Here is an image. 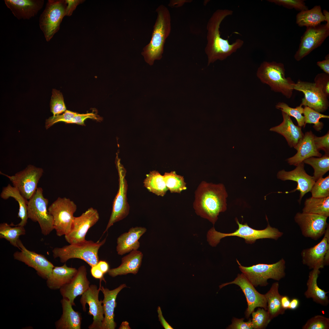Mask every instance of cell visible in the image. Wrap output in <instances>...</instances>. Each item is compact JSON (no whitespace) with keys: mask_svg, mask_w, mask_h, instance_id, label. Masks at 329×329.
Masks as SVG:
<instances>
[{"mask_svg":"<svg viewBox=\"0 0 329 329\" xmlns=\"http://www.w3.org/2000/svg\"><path fill=\"white\" fill-rule=\"evenodd\" d=\"M233 11L228 9H218L209 19L207 26V44L205 49L208 58V65L216 61L223 60L241 48L244 44L238 39L230 44L227 39L221 37L220 27L223 20L232 14Z\"/></svg>","mask_w":329,"mask_h":329,"instance_id":"cell-1","label":"cell"},{"mask_svg":"<svg viewBox=\"0 0 329 329\" xmlns=\"http://www.w3.org/2000/svg\"><path fill=\"white\" fill-rule=\"evenodd\" d=\"M228 195L224 185L202 181L195 193L193 208L196 214L214 225L220 213L227 209Z\"/></svg>","mask_w":329,"mask_h":329,"instance_id":"cell-2","label":"cell"},{"mask_svg":"<svg viewBox=\"0 0 329 329\" xmlns=\"http://www.w3.org/2000/svg\"><path fill=\"white\" fill-rule=\"evenodd\" d=\"M157 16L149 43L143 48L141 54L145 61L152 65L162 57L164 44L171 31V18L167 7L161 5L157 8Z\"/></svg>","mask_w":329,"mask_h":329,"instance_id":"cell-3","label":"cell"},{"mask_svg":"<svg viewBox=\"0 0 329 329\" xmlns=\"http://www.w3.org/2000/svg\"><path fill=\"white\" fill-rule=\"evenodd\" d=\"M266 219L268 222L267 227L264 229L257 230L249 227L247 223L244 224L240 223L236 218L235 219L238 226V229L232 233H223L217 231L213 227L207 232V241L211 246L215 247L221 239L228 236H236L243 238L246 243L250 244L255 243L257 240L260 239L278 240L282 236L283 232L270 225L267 216Z\"/></svg>","mask_w":329,"mask_h":329,"instance_id":"cell-4","label":"cell"},{"mask_svg":"<svg viewBox=\"0 0 329 329\" xmlns=\"http://www.w3.org/2000/svg\"><path fill=\"white\" fill-rule=\"evenodd\" d=\"M285 69L282 63L264 61L258 68L256 76L261 82L268 85L272 90L281 93L286 98L291 97L295 83L285 76Z\"/></svg>","mask_w":329,"mask_h":329,"instance_id":"cell-5","label":"cell"},{"mask_svg":"<svg viewBox=\"0 0 329 329\" xmlns=\"http://www.w3.org/2000/svg\"><path fill=\"white\" fill-rule=\"evenodd\" d=\"M106 241V238L101 241L99 240L96 242L86 240L62 247H56L52 250L53 256L55 258H58L62 263L71 259H80L91 267L97 265L99 261L98 250Z\"/></svg>","mask_w":329,"mask_h":329,"instance_id":"cell-6","label":"cell"},{"mask_svg":"<svg viewBox=\"0 0 329 329\" xmlns=\"http://www.w3.org/2000/svg\"><path fill=\"white\" fill-rule=\"evenodd\" d=\"M236 261L242 273L254 287L265 286L268 284V279L279 281L285 275V261L283 258L275 263L258 264L249 267L244 266L237 259Z\"/></svg>","mask_w":329,"mask_h":329,"instance_id":"cell-7","label":"cell"},{"mask_svg":"<svg viewBox=\"0 0 329 329\" xmlns=\"http://www.w3.org/2000/svg\"><path fill=\"white\" fill-rule=\"evenodd\" d=\"M67 4L64 0H48L39 19V25L46 41H50L59 30L65 15Z\"/></svg>","mask_w":329,"mask_h":329,"instance_id":"cell-8","label":"cell"},{"mask_svg":"<svg viewBox=\"0 0 329 329\" xmlns=\"http://www.w3.org/2000/svg\"><path fill=\"white\" fill-rule=\"evenodd\" d=\"M76 209L75 203L66 197H58L49 206L48 211L53 217L57 236L65 235L70 232Z\"/></svg>","mask_w":329,"mask_h":329,"instance_id":"cell-9","label":"cell"},{"mask_svg":"<svg viewBox=\"0 0 329 329\" xmlns=\"http://www.w3.org/2000/svg\"><path fill=\"white\" fill-rule=\"evenodd\" d=\"M48 200L44 197L41 187L37 188L27 203L28 218L38 223L41 233L44 235H48L54 229L53 217L48 211Z\"/></svg>","mask_w":329,"mask_h":329,"instance_id":"cell-10","label":"cell"},{"mask_svg":"<svg viewBox=\"0 0 329 329\" xmlns=\"http://www.w3.org/2000/svg\"><path fill=\"white\" fill-rule=\"evenodd\" d=\"M116 164L119 175V188L113 201L110 219L103 234L115 223L125 218L129 213V207L127 198L128 185L125 178L126 171L117 157Z\"/></svg>","mask_w":329,"mask_h":329,"instance_id":"cell-11","label":"cell"},{"mask_svg":"<svg viewBox=\"0 0 329 329\" xmlns=\"http://www.w3.org/2000/svg\"><path fill=\"white\" fill-rule=\"evenodd\" d=\"M43 170L41 168L29 165L24 170L14 175L9 176L0 172V174L7 177L21 194L28 200L33 196L37 188L38 182L42 176Z\"/></svg>","mask_w":329,"mask_h":329,"instance_id":"cell-12","label":"cell"},{"mask_svg":"<svg viewBox=\"0 0 329 329\" xmlns=\"http://www.w3.org/2000/svg\"><path fill=\"white\" fill-rule=\"evenodd\" d=\"M294 90L304 94L300 104L307 106L319 113L326 111L329 106L328 97L314 83L299 80L295 83Z\"/></svg>","mask_w":329,"mask_h":329,"instance_id":"cell-13","label":"cell"},{"mask_svg":"<svg viewBox=\"0 0 329 329\" xmlns=\"http://www.w3.org/2000/svg\"><path fill=\"white\" fill-rule=\"evenodd\" d=\"M306 28L294 56L297 61H300L320 46L329 35V26L326 24Z\"/></svg>","mask_w":329,"mask_h":329,"instance_id":"cell-14","label":"cell"},{"mask_svg":"<svg viewBox=\"0 0 329 329\" xmlns=\"http://www.w3.org/2000/svg\"><path fill=\"white\" fill-rule=\"evenodd\" d=\"M302 263L310 269L322 268L329 263V228L328 225L322 239L310 248L301 253Z\"/></svg>","mask_w":329,"mask_h":329,"instance_id":"cell-15","label":"cell"},{"mask_svg":"<svg viewBox=\"0 0 329 329\" xmlns=\"http://www.w3.org/2000/svg\"><path fill=\"white\" fill-rule=\"evenodd\" d=\"M99 219L97 210L93 207L88 209L80 216L74 217L70 232L65 235V240L70 244L85 241L88 230Z\"/></svg>","mask_w":329,"mask_h":329,"instance_id":"cell-16","label":"cell"},{"mask_svg":"<svg viewBox=\"0 0 329 329\" xmlns=\"http://www.w3.org/2000/svg\"><path fill=\"white\" fill-rule=\"evenodd\" d=\"M232 284L238 285L246 297L248 306L245 312L246 318H249L256 307L262 308L267 310V303L265 295L259 293L242 273L238 274L233 281L222 284L219 286V287L221 289Z\"/></svg>","mask_w":329,"mask_h":329,"instance_id":"cell-17","label":"cell"},{"mask_svg":"<svg viewBox=\"0 0 329 329\" xmlns=\"http://www.w3.org/2000/svg\"><path fill=\"white\" fill-rule=\"evenodd\" d=\"M20 251L14 253V258L34 269L37 274L47 279L55 267L43 255L27 249L19 239L18 243Z\"/></svg>","mask_w":329,"mask_h":329,"instance_id":"cell-18","label":"cell"},{"mask_svg":"<svg viewBox=\"0 0 329 329\" xmlns=\"http://www.w3.org/2000/svg\"><path fill=\"white\" fill-rule=\"evenodd\" d=\"M327 217L317 214L297 213L295 217V222L299 226L302 235L317 240L324 235L328 225Z\"/></svg>","mask_w":329,"mask_h":329,"instance_id":"cell-19","label":"cell"},{"mask_svg":"<svg viewBox=\"0 0 329 329\" xmlns=\"http://www.w3.org/2000/svg\"><path fill=\"white\" fill-rule=\"evenodd\" d=\"M100 287L98 288L95 285H91L81 295L80 301L83 311L86 312V305L89 306L88 313L93 316V322L88 327L89 329H101L104 316L102 300H99Z\"/></svg>","mask_w":329,"mask_h":329,"instance_id":"cell-20","label":"cell"},{"mask_svg":"<svg viewBox=\"0 0 329 329\" xmlns=\"http://www.w3.org/2000/svg\"><path fill=\"white\" fill-rule=\"evenodd\" d=\"M277 176L278 179L282 181L289 180L297 182V187L293 192L296 190L300 191L299 198L298 200L300 203L302 197L310 191L316 182L313 176H311L306 173L303 162L297 166L292 171H286L283 169L279 171Z\"/></svg>","mask_w":329,"mask_h":329,"instance_id":"cell-21","label":"cell"},{"mask_svg":"<svg viewBox=\"0 0 329 329\" xmlns=\"http://www.w3.org/2000/svg\"><path fill=\"white\" fill-rule=\"evenodd\" d=\"M90 282L87 277V269L84 265L80 266L72 280L60 289L63 298L67 299L73 306L76 297L82 295L90 287Z\"/></svg>","mask_w":329,"mask_h":329,"instance_id":"cell-22","label":"cell"},{"mask_svg":"<svg viewBox=\"0 0 329 329\" xmlns=\"http://www.w3.org/2000/svg\"><path fill=\"white\" fill-rule=\"evenodd\" d=\"M100 281V291L103 293L104 297L102 301L104 318L101 329H115L116 326V324L114 321V313L117 305L116 299L120 292L127 286L125 284H122L111 290L101 286V281Z\"/></svg>","mask_w":329,"mask_h":329,"instance_id":"cell-23","label":"cell"},{"mask_svg":"<svg viewBox=\"0 0 329 329\" xmlns=\"http://www.w3.org/2000/svg\"><path fill=\"white\" fill-rule=\"evenodd\" d=\"M6 6L18 19H29L43 8L44 0H5Z\"/></svg>","mask_w":329,"mask_h":329,"instance_id":"cell-24","label":"cell"},{"mask_svg":"<svg viewBox=\"0 0 329 329\" xmlns=\"http://www.w3.org/2000/svg\"><path fill=\"white\" fill-rule=\"evenodd\" d=\"M282 122L278 126L271 128L270 130L276 132L283 136L291 147L296 150L299 147L303 138L304 134L301 127L295 125L290 116L281 111Z\"/></svg>","mask_w":329,"mask_h":329,"instance_id":"cell-25","label":"cell"},{"mask_svg":"<svg viewBox=\"0 0 329 329\" xmlns=\"http://www.w3.org/2000/svg\"><path fill=\"white\" fill-rule=\"evenodd\" d=\"M314 135L311 131L304 134L297 153L286 159L290 165L297 166L305 159L311 157H320L322 154L316 148L314 142Z\"/></svg>","mask_w":329,"mask_h":329,"instance_id":"cell-26","label":"cell"},{"mask_svg":"<svg viewBox=\"0 0 329 329\" xmlns=\"http://www.w3.org/2000/svg\"><path fill=\"white\" fill-rule=\"evenodd\" d=\"M141 227H132L127 232L120 235L117 239L116 250L118 254L122 255L133 250H137L140 246L139 239L146 232Z\"/></svg>","mask_w":329,"mask_h":329,"instance_id":"cell-27","label":"cell"},{"mask_svg":"<svg viewBox=\"0 0 329 329\" xmlns=\"http://www.w3.org/2000/svg\"><path fill=\"white\" fill-rule=\"evenodd\" d=\"M143 255L138 250H133L122 258L121 264L116 268L110 269L109 275L115 277L128 274H136L141 265Z\"/></svg>","mask_w":329,"mask_h":329,"instance_id":"cell-28","label":"cell"},{"mask_svg":"<svg viewBox=\"0 0 329 329\" xmlns=\"http://www.w3.org/2000/svg\"><path fill=\"white\" fill-rule=\"evenodd\" d=\"M61 302L62 314L55 323L56 328L80 329L82 319L81 313L73 310V306L67 299L63 298Z\"/></svg>","mask_w":329,"mask_h":329,"instance_id":"cell-29","label":"cell"},{"mask_svg":"<svg viewBox=\"0 0 329 329\" xmlns=\"http://www.w3.org/2000/svg\"><path fill=\"white\" fill-rule=\"evenodd\" d=\"M77 269L69 267L65 264L61 266L55 267L47 279V284L50 289H60L69 283L76 274Z\"/></svg>","mask_w":329,"mask_h":329,"instance_id":"cell-30","label":"cell"},{"mask_svg":"<svg viewBox=\"0 0 329 329\" xmlns=\"http://www.w3.org/2000/svg\"><path fill=\"white\" fill-rule=\"evenodd\" d=\"M320 271L319 269H313L310 272L307 282V289L304 295L307 299L312 298L313 301L324 306L329 303L328 297L326 292L318 286L317 281Z\"/></svg>","mask_w":329,"mask_h":329,"instance_id":"cell-31","label":"cell"},{"mask_svg":"<svg viewBox=\"0 0 329 329\" xmlns=\"http://www.w3.org/2000/svg\"><path fill=\"white\" fill-rule=\"evenodd\" d=\"M0 197L5 200H7L10 197H12L18 202L19 206L18 217L21 220L18 224L16 225L25 226L28 219V200L21 194L16 188L12 186L10 184H8L6 186L3 188L0 194Z\"/></svg>","mask_w":329,"mask_h":329,"instance_id":"cell-32","label":"cell"},{"mask_svg":"<svg viewBox=\"0 0 329 329\" xmlns=\"http://www.w3.org/2000/svg\"><path fill=\"white\" fill-rule=\"evenodd\" d=\"M325 21L320 5L315 6L310 9L300 11L296 16V22L300 27H315Z\"/></svg>","mask_w":329,"mask_h":329,"instance_id":"cell-33","label":"cell"},{"mask_svg":"<svg viewBox=\"0 0 329 329\" xmlns=\"http://www.w3.org/2000/svg\"><path fill=\"white\" fill-rule=\"evenodd\" d=\"M279 287L278 282H275L272 284L270 290L264 294L267 301V311L271 320L279 315L284 314L285 310L281 305V298L282 295L279 293Z\"/></svg>","mask_w":329,"mask_h":329,"instance_id":"cell-34","label":"cell"},{"mask_svg":"<svg viewBox=\"0 0 329 329\" xmlns=\"http://www.w3.org/2000/svg\"><path fill=\"white\" fill-rule=\"evenodd\" d=\"M143 183L149 191L158 196H163L168 190L163 175L156 171L150 172L147 174Z\"/></svg>","mask_w":329,"mask_h":329,"instance_id":"cell-35","label":"cell"},{"mask_svg":"<svg viewBox=\"0 0 329 329\" xmlns=\"http://www.w3.org/2000/svg\"><path fill=\"white\" fill-rule=\"evenodd\" d=\"M302 212L318 214L328 217L329 216V196L324 198L312 196L306 199Z\"/></svg>","mask_w":329,"mask_h":329,"instance_id":"cell-36","label":"cell"},{"mask_svg":"<svg viewBox=\"0 0 329 329\" xmlns=\"http://www.w3.org/2000/svg\"><path fill=\"white\" fill-rule=\"evenodd\" d=\"M25 234L24 226L16 225L12 223L9 225L4 222L0 224V238L5 239L12 246L19 249L18 243L19 237Z\"/></svg>","mask_w":329,"mask_h":329,"instance_id":"cell-37","label":"cell"},{"mask_svg":"<svg viewBox=\"0 0 329 329\" xmlns=\"http://www.w3.org/2000/svg\"><path fill=\"white\" fill-rule=\"evenodd\" d=\"M303 162L313 168L314 170L313 177L316 181L322 178L329 170V154H325L320 157H310L304 160Z\"/></svg>","mask_w":329,"mask_h":329,"instance_id":"cell-38","label":"cell"},{"mask_svg":"<svg viewBox=\"0 0 329 329\" xmlns=\"http://www.w3.org/2000/svg\"><path fill=\"white\" fill-rule=\"evenodd\" d=\"M163 176L166 186L171 193H180L187 189L183 176L177 175L175 171L165 172Z\"/></svg>","mask_w":329,"mask_h":329,"instance_id":"cell-39","label":"cell"},{"mask_svg":"<svg viewBox=\"0 0 329 329\" xmlns=\"http://www.w3.org/2000/svg\"><path fill=\"white\" fill-rule=\"evenodd\" d=\"M305 119V126L307 123L313 124V127L317 131H320L323 128L324 124L319 121L321 118H329V116L318 112L307 106H304L303 113Z\"/></svg>","mask_w":329,"mask_h":329,"instance_id":"cell-40","label":"cell"},{"mask_svg":"<svg viewBox=\"0 0 329 329\" xmlns=\"http://www.w3.org/2000/svg\"><path fill=\"white\" fill-rule=\"evenodd\" d=\"M276 108L290 116L294 117L297 121L298 126L301 127H305L304 117L302 115L303 113L304 108L301 105L295 108H292L284 102H279L276 105Z\"/></svg>","mask_w":329,"mask_h":329,"instance_id":"cell-41","label":"cell"},{"mask_svg":"<svg viewBox=\"0 0 329 329\" xmlns=\"http://www.w3.org/2000/svg\"><path fill=\"white\" fill-rule=\"evenodd\" d=\"M253 328L254 329H265L271 320L267 310L259 308L251 313Z\"/></svg>","mask_w":329,"mask_h":329,"instance_id":"cell-42","label":"cell"},{"mask_svg":"<svg viewBox=\"0 0 329 329\" xmlns=\"http://www.w3.org/2000/svg\"><path fill=\"white\" fill-rule=\"evenodd\" d=\"M50 107L53 116L60 115L66 110L62 94L59 91L52 90Z\"/></svg>","mask_w":329,"mask_h":329,"instance_id":"cell-43","label":"cell"},{"mask_svg":"<svg viewBox=\"0 0 329 329\" xmlns=\"http://www.w3.org/2000/svg\"><path fill=\"white\" fill-rule=\"evenodd\" d=\"M312 197H326L329 196V176L319 179L315 182L310 191Z\"/></svg>","mask_w":329,"mask_h":329,"instance_id":"cell-44","label":"cell"},{"mask_svg":"<svg viewBox=\"0 0 329 329\" xmlns=\"http://www.w3.org/2000/svg\"><path fill=\"white\" fill-rule=\"evenodd\" d=\"M329 318L322 315L315 316L309 319L302 329H328Z\"/></svg>","mask_w":329,"mask_h":329,"instance_id":"cell-45","label":"cell"},{"mask_svg":"<svg viewBox=\"0 0 329 329\" xmlns=\"http://www.w3.org/2000/svg\"><path fill=\"white\" fill-rule=\"evenodd\" d=\"M77 113L66 110L62 114L53 116L46 120L45 127L48 129L55 123L59 122H64L70 123L72 119Z\"/></svg>","mask_w":329,"mask_h":329,"instance_id":"cell-46","label":"cell"},{"mask_svg":"<svg viewBox=\"0 0 329 329\" xmlns=\"http://www.w3.org/2000/svg\"><path fill=\"white\" fill-rule=\"evenodd\" d=\"M268 2L289 9H295L300 11L308 9L304 0H269Z\"/></svg>","mask_w":329,"mask_h":329,"instance_id":"cell-47","label":"cell"},{"mask_svg":"<svg viewBox=\"0 0 329 329\" xmlns=\"http://www.w3.org/2000/svg\"><path fill=\"white\" fill-rule=\"evenodd\" d=\"M314 83L328 98L329 96V75L325 73L317 74Z\"/></svg>","mask_w":329,"mask_h":329,"instance_id":"cell-48","label":"cell"},{"mask_svg":"<svg viewBox=\"0 0 329 329\" xmlns=\"http://www.w3.org/2000/svg\"><path fill=\"white\" fill-rule=\"evenodd\" d=\"M329 132L324 135L318 137H314V142L317 149L319 151L323 150L325 154H329Z\"/></svg>","mask_w":329,"mask_h":329,"instance_id":"cell-49","label":"cell"},{"mask_svg":"<svg viewBox=\"0 0 329 329\" xmlns=\"http://www.w3.org/2000/svg\"><path fill=\"white\" fill-rule=\"evenodd\" d=\"M244 318L238 319L233 317L232 324L226 328L228 329H252L253 326L251 319L249 318L248 321H244Z\"/></svg>","mask_w":329,"mask_h":329,"instance_id":"cell-50","label":"cell"},{"mask_svg":"<svg viewBox=\"0 0 329 329\" xmlns=\"http://www.w3.org/2000/svg\"><path fill=\"white\" fill-rule=\"evenodd\" d=\"M88 118L93 119L97 121H99L101 119V118L96 113H87L85 114L77 113L72 119L70 123H75L81 125H84V121Z\"/></svg>","mask_w":329,"mask_h":329,"instance_id":"cell-51","label":"cell"},{"mask_svg":"<svg viewBox=\"0 0 329 329\" xmlns=\"http://www.w3.org/2000/svg\"><path fill=\"white\" fill-rule=\"evenodd\" d=\"M84 1L80 0H65L67 4L65 16H71L77 5Z\"/></svg>","mask_w":329,"mask_h":329,"instance_id":"cell-52","label":"cell"},{"mask_svg":"<svg viewBox=\"0 0 329 329\" xmlns=\"http://www.w3.org/2000/svg\"><path fill=\"white\" fill-rule=\"evenodd\" d=\"M90 272L92 276L94 278L100 280V281H106L104 278V274L99 269L97 265L91 267Z\"/></svg>","mask_w":329,"mask_h":329,"instance_id":"cell-53","label":"cell"},{"mask_svg":"<svg viewBox=\"0 0 329 329\" xmlns=\"http://www.w3.org/2000/svg\"><path fill=\"white\" fill-rule=\"evenodd\" d=\"M317 65L325 73L329 75V57L327 55L325 57V59L322 61H318L317 62Z\"/></svg>","mask_w":329,"mask_h":329,"instance_id":"cell-54","label":"cell"},{"mask_svg":"<svg viewBox=\"0 0 329 329\" xmlns=\"http://www.w3.org/2000/svg\"><path fill=\"white\" fill-rule=\"evenodd\" d=\"M157 312L158 314V317L159 320L162 327L165 329H173V328L166 320L163 317L161 310V308L160 306H158L157 308Z\"/></svg>","mask_w":329,"mask_h":329,"instance_id":"cell-55","label":"cell"},{"mask_svg":"<svg viewBox=\"0 0 329 329\" xmlns=\"http://www.w3.org/2000/svg\"><path fill=\"white\" fill-rule=\"evenodd\" d=\"M97 265L104 274L108 272L110 269L108 264L105 261L99 260Z\"/></svg>","mask_w":329,"mask_h":329,"instance_id":"cell-56","label":"cell"},{"mask_svg":"<svg viewBox=\"0 0 329 329\" xmlns=\"http://www.w3.org/2000/svg\"><path fill=\"white\" fill-rule=\"evenodd\" d=\"M290 301L287 296L282 295L281 298V303L282 308L286 310L289 309Z\"/></svg>","mask_w":329,"mask_h":329,"instance_id":"cell-57","label":"cell"},{"mask_svg":"<svg viewBox=\"0 0 329 329\" xmlns=\"http://www.w3.org/2000/svg\"><path fill=\"white\" fill-rule=\"evenodd\" d=\"M299 301L296 298H293L290 302L289 309L295 310L299 306Z\"/></svg>","mask_w":329,"mask_h":329,"instance_id":"cell-58","label":"cell"},{"mask_svg":"<svg viewBox=\"0 0 329 329\" xmlns=\"http://www.w3.org/2000/svg\"><path fill=\"white\" fill-rule=\"evenodd\" d=\"M172 1L170 2L169 4V5L170 6L178 7L179 6L182 5L184 2H186L185 0L184 1H183V0H182V1H177L175 0Z\"/></svg>","mask_w":329,"mask_h":329,"instance_id":"cell-59","label":"cell"},{"mask_svg":"<svg viewBox=\"0 0 329 329\" xmlns=\"http://www.w3.org/2000/svg\"><path fill=\"white\" fill-rule=\"evenodd\" d=\"M119 329H130L131 328L129 325V323L127 321H123L121 323Z\"/></svg>","mask_w":329,"mask_h":329,"instance_id":"cell-60","label":"cell"},{"mask_svg":"<svg viewBox=\"0 0 329 329\" xmlns=\"http://www.w3.org/2000/svg\"><path fill=\"white\" fill-rule=\"evenodd\" d=\"M323 15L324 16L325 21L326 22V24L329 26V12L326 10H324L322 12Z\"/></svg>","mask_w":329,"mask_h":329,"instance_id":"cell-61","label":"cell"}]
</instances>
